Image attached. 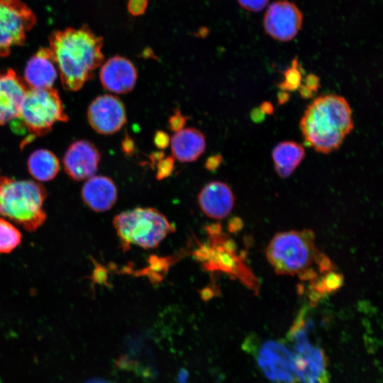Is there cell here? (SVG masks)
<instances>
[{
    "instance_id": "cell-1",
    "label": "cell",
    "mask_w": 383,
    "mask_h": 383,
    "mask_svg": "<svg viewBox=\"0 0 383 383\" xmlns=\"http://www.w3.org/2000/svg\"><path fill=\"white\" fill-rule=\"evenodd\" d=\"M49 43L62 87L67 91L80 89L103 63V39L88 26L55 30Z\"/></svg>"
},
{
    "instance_id": "cell-2",
    "label": "cell",
    "mask_w": 383,
    "mask_h": 383,
    "mask_svg": "<svg viewBox=\"0 0 383 383\" xmlns=\"http://www.w3.org/2000/svg\"><path fill=\"white\" fill-rule=\"evenodd\" d=\"M299 127L305 143L318 152L330 153L338 150L353 130L352 109L341 96H320L304 111Z\"/></svg>"
},
{
    "instance_id": "cell-3",
    "label": "cell",
    "mask_w": 383,
    "mask_h": 383,
    "mask_svg": "<svg viewBox=\"0 0 383 383\" xmlns=\"http://www.w3.org/2000/svg\"><path fill=\"white\" fill-rule=\"evenodd\" d=\"M266 257L279 274L299 275L302 280L316 279L319 272L333 270L331 260L316 246L311 230L290 231L276 233L265 250Z\"/></svg>"
},
{
    "instance_id": "cell-4",
    "label": "cell",
    "mask_w": 383,
    "mask_h": 383,
    "mask_svg": "<svg viewBox=\"0 0 383 383\" xmlns=\"http://www.w3.org/2000/svg\"><path fill=\"white\" fill-rule=\"evenodd\" d=\"M47 195L38 182L0 176V215L35 231L46 219L43 203Z\"/></svg>"
},
{
    "instance_id": "cell-5",
    "label": "cell",
    "mask_w": 383,
    "mask_h": 383,
    "mask_svg": "<svg viewBox=\"0 0 383 383\" xmlns=\"http://www.w3.org/2000/svg\"><path fill=\"white\" fill-rule=\"evenodd\" d=\"M69 119L57 89H29L25 96L18 117L11 121L15 131H26L33 138L48 134L57 122Z\"/></svg>"
},
{
    "instance_id": "cell-6",
    "label": "cell",
    "mask_w": 383,
    "mask_h": 383,
    "mask_svg": "<svg viewBox=\"0 0 383 383\" xmlns=\"http://www.w3.org/2000/svg\"><path fill=\"white\" fill-rule=\"evenodd\" d=\"M118 236L126 245L152 249L174 231L167 217L153 208L137 207L116 215L113 220Z\"/></svg>"
},
{
    "instance_id": "cell-7",
    "label": "cell",
    "mask_w": 383,
    "mask_h": 383,
    "mask_svg": "<svg viewBox=\"0 0 383 383\" xmlns=\"http://www.w3.org/2000/svg\"><path fill=\"white\" fill-rule=\"evenodd\" d=\"M309 323L301 312L289 330L293 369L301 383H328L326 357L322 349L309 339Z\"/></svg>"
},
{
    "instance_id": "cell-8",
    "label": "cell",
    "mask_w": 383,
    "mask_h": 383,
    "mask_svg": "<svg viewBox=\"0 0 383 383\" xmlns=\"http://www.w3.org/2000/svg\"><path fill=\"white\" fill-rule=\"evenodd\" d=\"M35 21L33 12L21 0H0V57L23 45Z\"/></svg>"
},
{
    "instance_id": "cell-9",
    "label": "cell",
    "mask_w": 383,
    "mask_h": 383,
    "mask_svg": "<svg viewBox=\"0 0 383 383\" xmlns=\"http://www.w3.org/2000/svg\"><path fill=\"white\" fill-rule=\"evenodd\" d=\"M258 366L264 374L277 383H294L292 353L285 343L267 340L262 342L256 352Z\"/></svg>"
},
{
    "instance_id": "cell-10",
    "label": "cell",
    "mask_w": 383,
    "mask_h": 383,
    "mask_svg": "<svg viewBox=\"0 0 383 383\" xmlns=\"http://www.w3.org/2000/svg\"><path fill=\"white\" fill-rule=\"evenodd\" d=\"M87 119L89 125L98 133L111 135L118 132L126 124V107L116 96L100 95L89 104Z\"/></svg>"
},
{
    "instance_id": "cell-11",
    "label": "cell",
    "mask_w": 383,
    "mask_h": 383,
    "mask_svg": "<svg viewBox=\"0 0 383 383\" xmlns=\"http://www.w3.org/2000/svg\"><path fill=\"white\" fill-rule=\"evenodd\" d=\"M303 22V14L295 4L279 0L271 4L264 16L266 33L279 41L292 40L299 33Z\"/></svg>"
},
{
    "instance_id": "cell-12",
    "label": "cell",
    "mask_w": 383,
    "mask_h": 383,
    "mask_svg": "<svg viewBox=\"0 0 383 383\" xmlns=\"http://www.w3.org/2000/svg\"><path fill=\"white\" fill-rule=\"evenodd\" d=\"M101 158L100 152L92 143L79 140L68 147L62 162L67 174L75 181H82L95 174Z\"/></svg>"
},
{
    "instance_id": "cell-13",
    "label": "cell",
    "mask_w": 383,
    "mask_h": 383,
    "mask_svg": "<svg viewBox=\"0 0 383 383\" xmlns=\"http://www.w3.org/2000/svg\"><path fill=\"white\" fill-rule=\"evenodd\" d=\"M101 66L100 81L106 90L123 94L133 89L138 79V72L130 60L116 55Z\"/></svg>"
},
{
    "instance_id": "cell-14",
    "label": "cell",
    "mask_w": 383,
    "mask_h": 383,
    "mask_svg": "<svg viewBox=\"0 0 383 383\" xmlns=\"http://www.w3.org/2000/svg\"><path fill=\"white\" fill-rule=\"evenodd\" d=\"M29 88L11 69L0 72V126L16 119Z\"/></svg>"
},
{
    "instance_id": "cell-15",
    "label": "cell",
    "mask_w": 383,
    "mask_h": 383,
    "mask_svg": "<svg viewBox=\"0 0 383 383\" xmlns=\"http://www.w3.org/2000/svg\"><path fill=\"white\" fill-rule=\"evenodd\" d=\"M197 201L200 209L206 216L222 219L233 210L235 196L226 183L212 181L202 188L198 194Z\"/></svg>"
},
{
    "instance_id": "cell-16",
    "label": "cell",
    "mask_w": 383,
    "mask_h": 383,
    "mask_svg": "<svg viewBox=\"0 0 383 383\" xmlns=\"http://www.w3.org/2000/svg\"><path fill=\"white\" fill-rule=\"evenodd\" d=\"M57 76V69L51 51L41 48L27 62L23 81L29 89L50 88Z\"/></svg>"
},
{
    "instance_id": "cell-17",
    "label": "cell",
    "mask_w": 383,
    "mask_h": 383,
    "mask_svg": "<svg viewBox=\"0 0 383 383\" xmlns=\"http://www.w3.org/2000/svg\"><path fill=\"white\" fill-rule=\"evenodd\" d=\"M81 194L85 204L96 212L109 210L118 198L114 182L103 175H94L87 179L82 188Z\"/></svg>"
},
{
    "instance_id": "cell-18",
    "label": "cell",
    "mask_w": 383,
    "mask_h": 383,
    "mask_svg": "<svg viewBox=\"0 0 383 383\" xmlns=\"http://www.w3.org/2000/svg\"><path fill=\"white\" fill-rule=\"evenodd\" d=\"M170 146L174 159L182 162H194L206 149L205 135L196 128H184L170 138Z\"/></svg>"
},
{
    "instance_id": "cell-19",
    "label": "cell",
    "mask_w": 383,
    "mask_h": 383,
    "mask_svg": "<svg viewBox=\"0 0 383 383\" xmlns=\"http://www.w3.org/2000/svg\"><path fill=\"white\" fill-rule=\"evenodd\" d=\"M304 157L305 150L303 145L292 140L279 143L272 151L274 169L282 178L289 177Z\"/></svg>"
},
{
    "instance_id": "cell-20",
    "label": "cell",
    "mask_w": 383,
    "mask_h": 383,
    "mask_svg": "<svg viewBox=\"0 0 383 383\" xmlns=\"http://www.w3.org/2000/svg\"><path fill=\"white\" fill-rule=\"evenodd\" d=\"M29 173L36 180L48 182L55 177L60 170V162L57 156L46 149L33 152L27 162Z\"/></svg>"
},
{
    "instance_id": "cell-21",
    "label": "cell",
    "mask_w": 383,
    "mask_h": 383,
    "mask_svg": "<svg viewBox=\"0 0 383 383\" xmlns=\"http://www.w3.org/2000/svg\"><path fill=\"white\" fill-rule=\"evenodd\" d=\"M311 282V299L315 302L322 296L337 290L343 284V277L342 274L332 270L325 273L322 277Z\"/></svg>"
},
{
    "instance_id": "cell-22",
    "label": "cell",
    "mask_w": 383,
    "mask_h": 383,
    "mask_svg": "<svg viewBox=\"0 0 383 383\" xmlns=\"http://www.w3.org/2000/svg\"><path fill=\"white\" fill-rule=\"evenodd\" d=\"M19 230L9 221L0 218V253H9L21 242Z\"/></svg>"
},
{
    "instance_id": "cell-23",
    "label": "cell",
    "mask_w": 383,
    "mask_h": 383,
    "mask_svg": "<svg viewBox=\"0 0 383 383\" xmlns=\"http://www.w3.org/2000/svg\"><path fill=\"white\" fill-rule=\"evenodd\" d=\"M283 74L284 79L277 84L279 89L288 92L297 90L301 84L302 76L296 57L292 60L291 67L286 70Z\"/></svg>"
},
{
    "instance_id": "cell-24",
    "label": "cell",
    "mask_w": 383,
    "mask_h": 383,
    "mask_svg": "<svg viewBox=\"0 0 383 383\" xmlns=\"http://www.w3.org/2000/svg\"><path fill=\"white\" fill-rule=\"evenodd\" d=\"M174 167V158L172 156L162 157L156 165V178L162 180L170 176Z\"/></svg>"
},
{
    "instance_id": "cell-25",
    "label": "cell",
    "mask_w": 383,
    "mask_h": 383,
    "mask_svg": "<svg viewBox=\"0 0 383 383\" xmlns=\"http://www.w3.org/2000/svg\"><path fill=\"white\" fill-rule=\"evenodd\" d=\"M187 118L182 115L179 109H175L174 113L169 118L168 127L171 131L177 132L184 128Z\"/></svg>"
},
{
    "instance_id": "cell-26",
    "label": "cell",
    "mask_w": 383,
    "mask_h": 383,
    "mask_svg": "<svg viewBox=\"0 0 383 383\" xmlns=\"http://www.w3.org/2000/svg\"><path fill=\"white\" fill-rule=\"evenodd\" d=\"M148 0H128V11L133 16H138L145 13Z\"/></svg>"
},
{
    "instance_id": "cell-27",
    "label": "cell",
    "mask_w": 383,
    "mask_h": 383,
    "mask_svg": "<svg viewBox=\"0 0 383 383\" xmlns=\"http://www.w3.org/2000/svg\"><path fill=\"white\" fill-rule=\"evenodd\" d=\"M270 0H238L239 4L245 9L258 12L262 11L268 4Z\"/></svg>"
},
{
    "instance_id": "cell-28",
    "label": "cell",
    "mask_w": 383,
    "mask_h": 383,
    "mask_svg": "<svg viewBox=\"0 0 383 383\" xmlns=\"http://www.w3.org/2000/svg\"><path fill=\"white\" fill-rule=\"evenodd\" d=\"M155 145L161 150L165 149L170 145V138L163 131H157L153 138Z\"/></svg>"
},
{
    "instance_id": "cell-29",
    "label": "cell",
    "mask_w": 383,
    "mask_h": 383,
    "mask_svg": "<svg viewBox=\"0 0 383 383\" xmlns=\"http://www.w3.org/2000/svg\"><path fill=\"white\" fill-rule=\"evenodd\" d=\"M223 157L221 154L210 156L205 162V168L209 171L216 170L222 163Z\"/></svg>"
},
{
    "instance_id": "cell-30",
    "label": "cell",
    "mask_w": 383,
    "mask_h": 383,
    "mask_svg": "<svg viewBox=\"0 0 383 383\" xmlns=\"http://www.w3.org/2000/svg\"><path fill=\"white\" fill-rule=\"evenodd\" d=\"M304 84L313 92H316L320 87V79L316 74H309L305 77Z\"/></svg>"
},
{
    "instance_id": "cell-31",
    "label": "cell",
    "mask_w": 383,
    "mask_h": 383,
    "mask_svg": "<svg viewBox=\"0 0 383 383\" xmlns=\"http://www.w3.org/2000/svg\"><path fill=\"white\" fill-rule=\"evenodd\" d=\"M121 149L123 152L127 156H131L134 152L135 144L133 140L128 135H126L122 140Z\"/></svg>"
},
{
    "instance_id": "cell-32",
    "label": "cell",
    "mask_w": 383,
    "mask_h": 383,
    "mask_svg": "<svg viewBox=\"0 0 383 383\" xmlns=\"http://www.w3.org/2000/svg\"><path fill=\"white\" fill-rule=\"evenodd\" d=\"M297 90L299 91L301 96L304 99H309L313 96L314 92L304 84H301Z\"/></svg>"
},
{
    "instance_id": "cell-33",
    "label": "cell",
    "mask_w": 383,
    "mask_h": 383,
    "mask_svg": "<svg viewBox=\"0 0 383 383\" xmlns=\"http://www.w3.org/2000/svg\"><path fill=\"white\" fill-rule=\"evenodd\" d=\"M250 116L253 121L260 123L265 119V115L260 111L259 108H255L252 109Z\"/></svg>"
},
{
    "instance_id": "cell-34",
    "label": "cell",
    "mask_w": 383,
    "mask_h": 383,
    "mask_svg": "<svg viewBox=\"0 0 383 383\" xmlns=\"http://www.w3.org/2000/svg\"><path fill=\"white\" fill-rule=\"evenodd\" d=\"M259 109L265 115H271L274 113V106L270 101H263Z\"/></svg>"
},
{
    "instance_id": "cell-35",
    "label": "cell",
    "mask_w": 383,
    "mask_h": 383,
    "mask_svg": "<svg viewBox=\"0 0 383 383\" xmlns=\"http://www.w3.org/2000/svg\"><path fill=\"white\" fill-rule=\"evenodd\" d=\"M290 98V95L288 91L280 90L277 93V101L279 105H282L287 103Z\"/></svg>"
},
{
    "instance_id": "cell-36",
    "label": "cell",
    "mask_w": 383,
    "mask_h": 383,
    "mask_svg": "<svg viewBox=\"0 0 383 383\" xmlns=\"http://www.w3.org/2000/svg\"><path fill=\"white\" fill-rule=\"evenodd\" d=\"M86 383H113V382H108L106 380H103V379H93Z\"/></svg>"
},
{
    "instance_id": "cell-37",
    "label": "cell",
    "mask_w": 383,
    "mask_h": 383,
    "mask_svg": "<svg viewBox=\"0 0 383 383\" xmlns=\"http://www.w3.org/2000/svg\"><path fill=\"white\" fill-rule=\"evenodd\" d=\"M0 383H1V380H0Z\"/></svg>"
}]
</instances>
